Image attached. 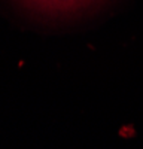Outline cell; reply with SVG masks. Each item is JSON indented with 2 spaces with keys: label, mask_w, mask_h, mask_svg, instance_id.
Returning <instances> with one entry per match:
<instances>
[{
  "label": "cell",
  "mask_w": 143,
  "mask_h": 149,
  "mask_svg": "<svg viewBox=\"0 0 143 149\" xmlns=\"http://www.w3.org/2000/svg\"><path fill=\"white\" fill-rule=\"evenodd\" d=\"M36 8H40L43 10H58V12H69L76 10L81 8H85L91 5L95 0H28Z\"/></svg>",
  "instance_id": "1"
}]
</instances>
